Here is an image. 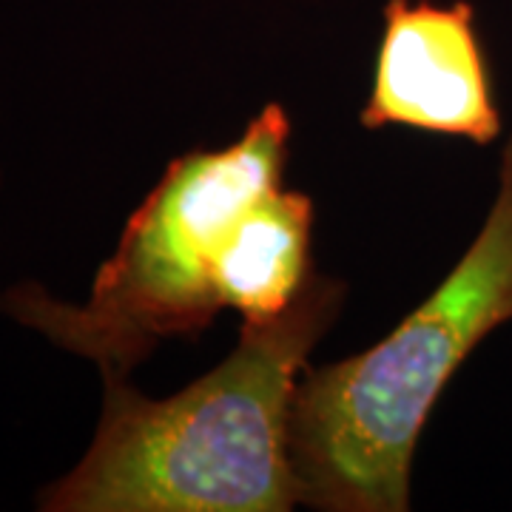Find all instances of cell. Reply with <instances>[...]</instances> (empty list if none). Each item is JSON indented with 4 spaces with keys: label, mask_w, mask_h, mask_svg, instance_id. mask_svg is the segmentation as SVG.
Returning a JSON list of instances; mask_svg holds the SVG:
<instances>
[{
    "label": "cell",
    "mask_w": 512,
    "mask_h": 512,
    "mask_svg": "<svg viewBox=\"0 0 512 512\" xmlns=\"http://www.w3.org/2000/svg\"><path fill=\"white\" fill-rule=\"evenodd\" d=\"M512 322V137L470 248L379 345L305 367L291 413L299 504L325 512L410 510L421 430L467 356Z\"/></svg>",
    "instance_id": "7a4b0ae2"
},
{
    "label": "cell",
    "mask_w": 512,
    "mask_h": 512,
    "mask_svg": "<svg viewBox=\"0 0 512 512\" xmlns=\"http://www.w3.org/2000/svg\"><path fill=\"white\" fill-rule=\"evenodd\" d=\"M313 205L282 185L251 202L222 239L214 259V288L222 308L245 325L285 313L311 276Z\"/></svg>",
    "instance_id": "5b68a950"
},
{
    "label": "cell",
    "mask_w": 512,
    "mask_h": 512,
    "mask_svg": "<svg viewBox=\"0 0 512 512\" xmlns=\"http://www.w3.org/2000/svg\"><path fill=\"white\" fill-rule=\"evenodd\" d=\"M362 126H413L478 146L501 137L476 9L467 0H387Z\"/></svg>",
    "instance_id": "277c9868"
},
{
    "label": "cell",
    "mask_w": 512,
    "mask_h": 512,
    "mask_svg": "<svg viewBox=\"0 0 512 512\" xmlns=\"http://www.w3.org/2000/svg\"><path fill=\"white\" fill-rule=\"evenodd\" d=\"M345 285L311 274L285 313L242 325L237 350L185 390L148 399L128 376L106 396L86 456L37 495L46 512H285L299 504L291 413Z\"/></svg>",
    "instance_id": "6da1fadb"
},
{
    "label": "cell",
    "mask_w": 512,
    "mask_h": 512,
    "mask_svg": "<svg viewBox=\"0 0 512 512\" xmlns=\"http://www.w3.org/2000/svg\"><path fill=\"white\" fill-rule=\"evenodd\" d=\"M288 140V114L271 103L234 146L177 157L128 217L83 302L18 282L0 291V313L103 376H128L165 339L200 336L222 308L214 288L222 239L251 202L282 185Z\"/></svg>",
    "instance_id": "3957f363"
}]
</instances>
